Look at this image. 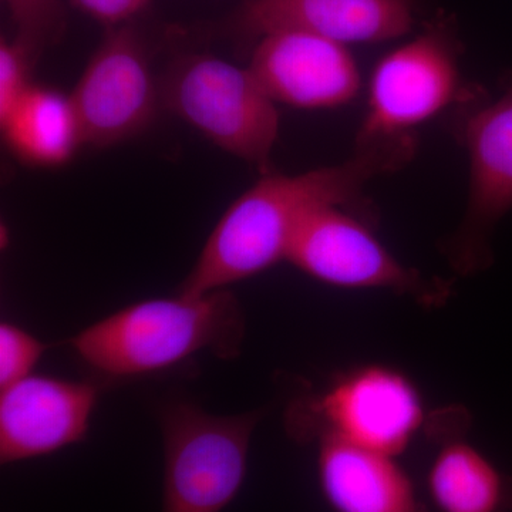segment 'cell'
<instances>
[{
	"mask_svg": "<svg viewBox=\"0 0 512 512\" xmlns=\"http://www.w3.org/2000/svg\"><path fill=\"white\" fill-rule=\"evenodd\" d=\"M416 153V137L404 134L360 144L349 160L330 167L261 174L222 214L178 293L228 289L286 261L313 212L353 204L369 181L402 170Z\"/></svg>",
	"mask_w": 512,
	"mask_h": 512,
	"instance_id": "6da1fadb",
	"label": "cell"
},
{
	"mask_svg": "<svg viewBox=\"0 0 512 512\" xmlns=\"http://www.w3.org/2000/svg\"><path fill=\"white\" fill-rule=\"evenodd\" d=\"M84 147L107 148L138 136L161 106L150 62L136 33L111 28L70 93Z\"/></svg>",
	"mask_w": 512,
	"mask_h": 512,
	"instance_id": "9c48e42d",
	"label": "cell"
},
{
	"mask_svg": "<svg viewBox=\"0 0 512 512\" xmlns=\"http://www.w3.org/2000/svg\"><path fill=\"white\" fill-rule=\"evenodd\" d=\"M82 12L110 28L123 26L146 8L150 0H72Z\"/></svg>",
	"mask_w": 512,
	"mask_h": 512,
	"instance_id": "d6986e66",
	"label": "cell"
},
{
	"mask_svg": "<svg viewBox=\"0 0 512 512\" xmlns=\"http://www.w3.org/2000/svg\"><path fill=\"white\" fill-rule=\"evenodd\" d=\"M261 412L214 416L191 403L164 410L163 512H221L237 497Z\"/></svg>",
	"mask_w": 512,
	"mask_h": 512,
	"instance_id": "277c9868",
	"label": "cell"
},
{
	"mask_svg": "<svg viewBox=\"0 0 512 512\" xmlns=\"http://www.w3.org/2000/svg\"><path fill=\"white\" fill-rule=\"evenodd\" d=\"M318 478L335 512H423L412 478L396 458L338 440H320Z\"/></svg>",
	"mask_w": 512,
	"mask_h": 512,
	"instance_id": "4fadbf2b",
	"label": "cell"
},
{
	"mask_svg": "<svg viewBox=\"0 0 512 512\" xmlns=\"http://www.w3.org/2000/svg\"><path fill=\"white\" fill-rule=\"evenodd\" d=\"M245 316L229 289L134 303L74 335L70 346L101 375H148L197 353L232 359L241 352Z\"/></svg>",
	"mask_w": 512,
	"mask_h": 512,
	"instance_id": "7a4b0ae2",
	"label": "cell"
},
{
	"mask_svg": "<svg viewBox=\"0 0 512 512\" xmlns=\"http://www.w3.org/2000/svg\"><path fill=\"white\" fill-rule=\"evenodd\" d=\"M457 136L470 161V183L463 221L443 252L458 275L470 276L493 265L494 229L512 211V84L493 101L467 92Z\"/></svg>",
	"mask_w": 512,
	"mask_h": 512,
	"instance_id": "52a82bcc",
	"label": "cell"
},
{
	"mask_svg": "<svg viewBox=\"0 0 512 512\" xmlns=\"http://www.w3.org/2000/svg\"><path fill=\"white\" fill-rule=\"evenodd\" d=\"M0 127L9 150L33 167H62L84 147L72 97L53 87L33 83Z\"/></svg>",
	"mask_w": 512,
	"mask_h": 512,
	"instance_id": "9a60e30c",
	"label": "cell"
},
{
	"mask_svg": "<svg viewBox=\"0 0 512 512\" xmlns=\"http://www.w3.org/2000/svg\"><path fill=\"white\" fill-rule=\"evenodd\" d=\"M18 28V37L36 53L56 42L63 32L64 10L60 0H2Z\"/></svg>",
	"mask_w": 512,
	"mask_h": 512,
	"instance_id": "2e32d148",
	"label": "cell"
},
{
	"mask_svg": "<svg viewBox=\"0 0 512 512\" xmlns=\"http://www.w3.org/2000/svg\"><path fill=\"white\" fill-rule=\"evenodd\" d=\"M249 70L276 104L335 109L352 103L362 79L348 47L302 32L258 39Z\"/></svg>",
	"mask_w": 512,
	"mask_h": 512,
	"instance_id": "30bf717a",
	"label": "cell"
},
{
	"mask_svg": "<svg viewBox=\"0 0 512 512\" xmlns=\"http://www.w3.org/2000/svg\"><path fill=\"white\" fill-rule=\"evenodd\" d=\"M413 20L410 0H245L235 28L255 39L302 32L348 46L397 39Z\"/></svg>",
	"mask_w": 512,
	"mask_h": 512,
	"instance_id": "7c38bea8",
	"label": "cell"
},
{
	"mask_svg": "<svg viewBox=\"0 0 512 512\" xmlns=\"http://www.w3.org/2000/svg\"><path fill=\"white\" fill-rule=\"evenodd\" d=\"M37 53L18 36L0 42V119L6 116L32 87Z\"/></svg>",
	"mask_w": 512,
	"mask_h": 512,
	"instance_id": "ac0fdd59",
	"label": "cell"
},
{
	"mask_svg": "<svg viewBox=\"0 0 512 512\" xmlns=\"http://www.w3.org/2000/svg\"><path fill=\"white\" fill-rule=\"evenodd\" d=\"M434 426L446 431L437 434L439 453L431 463L427 488L440 512H508L512 508V484L497 466L473 444L453 433L450 414H439Z\"/></svg>",
	"mask_w": 512,
	"mask_h": 512,
	"instance_id": "5bb4252c",
	"label": "cell"
},
{
	"mask_svg": "<svg viewBox=\"0 0 512 512\" xmlns=\"http://www.w3.org/2000/svg\"><path fill=\"white\" fill-rule=\"evenodd\" d=\"M286 261L323 284L384 289L409 296L424 308H441L453 295L450 281L404 265L369 225L339 205L313 212L296 235Z\"/></svg>",
	"mask_w": 512,
	"mask_h": 512,
	"instance_id": "8992f818",
	"label": "cell"
},
{
	"mask_svg": "<svg viewBox=\"0 0 512 512\" xmlns=\"http://www.w3.org/2000/svg\"><path fill=\"white\" fill-rule=\"evenodd\" d=\"M424 420L423 400L409 377L380 365L339 377L289 419L299 439L338 440L393 457L409 447Z\"/></svg>",
	"mask_w": 512,
	"mask_h": 512,
	"instance_id": "5b68a950",
	"label": "cell"
},
{
	"mask_svg": "<svg viewBox=\"0 0 512 512\" xmlns=\"http://www.w3.org/2000/svg\"><path fill=\"white\" fill-rule=\"evenodd\" d=\"M160 92L161 106L215 147L254 165L259 174L272 171L281 119L249 67L210 55L188 56L168 72Z\"/></svg>",
	"mask_w": 512,
	"mask_h": 512,
	"instance_id": "3957f363",
	"label": "cell"
},
{
	"mask_svg": "<svg viewBox=\"0 0 512 512\" xmlns=\"http://www.w3.org/2000/svg\"><path fill=\"white\" fill-rule=\"evenodd\" d=\"M46 345L15 323L3 322L0 325V389L30 376Z\"/></svg>",
	"mask_w": 512,
	"mask_h": 512,
	"instance_id": "e0dca14e",
	"label": "cell"
},
{
	"mask_svg": "<svg viewBox=\"0 0 512 512\" xmlns=\"http://www.w3.org/2000/svg\"><path fill=\"white\" fill-rule=\"evenodd\" d=\"M97 387L32 376L2 390L0 461L18 463L80 443L89 431Z\"/></svg>",
	"mask_w": 512,
	"mask_h": 512,
	"instance_id": "8fae6325",
	"label": "cell"
},
{
	"mask_svg": "<svg viewBox=\"0 0 512 512\" xmlns=\"http://www.w3.org/2000/svg\"><path fill=\"white\" fill-rule=\"evenodd\" d=\"M460 90L450 37L441 30L424 32L376 64L356 144L412 134L460 99Z\"/></svg>",
	"mask_w": 512,
	"mask_h": 512,
	"instance_id": "ba28073f",
	"label": "cell"
}]
</instances>
